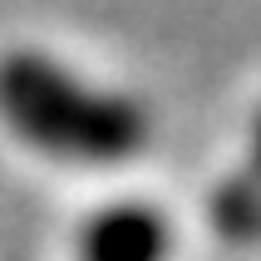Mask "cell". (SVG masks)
<instances>
[{"label":"cell","instance_id":"1","mask_svg":"<svg viewBox=\"0 0 261 261\" xmlns=\"http://www.w3.org/2000/svg\"><path fill=\"white\" fill-rule=\"evenodd\" d=\"M0 128L59 168H118L148 148V109L49 49H5Z\"/></svg>","mask_w":261,"mask_h":261},{"label":"cell","instance_id":"2","mask_svg":"<svg viewBox=\"0 0 261 261\" xmlns=\"http://www.w3.org/2000/svg\"><path fill=\"white\" fill-rule=\"evenodd\" d=\"M74 261H173V227L153 202H109L84 217Z\"/></svg>","mask_w":261,"mask_h":261},{"label":"cell","instance_id":"3","mask_svg":"<svg viewBox=\"0 0 261 261\" xmlns=\"http://www.w3.org/2000/svg\"><path fill=\"white\" fill-rule=\"evenodd\" d=\"M207 222H212L217 237H227L237 247L261 242V177L251 173L247 163L212 182V192H207Z\"/></svg>","mask_w":261,"mask_h":261},{"label":"cell","instance_id":"4","mask_svg":"<svg viewBox=\"0 0 261 261\" xmlns=\"http://www.w3.org/2000/svg\"><path fill=\"white\" fill-rule=\"evenodd\" d=\"M242 163H247L251 173L261 177V109L251 114V128H247V158H242Z\"/></svg>","mask_w":261,"mask_h":261}]
</instances>
